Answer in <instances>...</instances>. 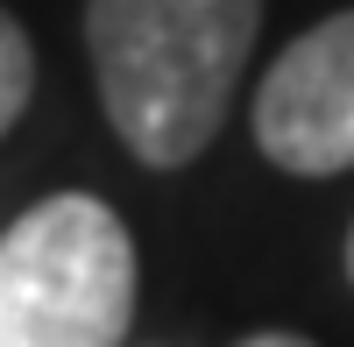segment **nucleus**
<instances>
[{
    "label": "nucleus",
    "instance_id": "7ed1b4c3",
    "mask_svg": "<svg viewBox=\"0 0 354 347\" xmlns=\"http://www.w3.org/2000/svg\"><path fill=\"white\" fill-rule=\"evenodd\" d=\"M255 149L290 178L354 170V8L312 21L255 93Z\"/></svg>",
    "mask_w": 354,
    "mask_h": 347
},
{
    "label": "nucleus",
    "instance_id": "f257e3e1",
    "mask_svg": "<svg viewBox=\"0 0 354 347\" xmlns=\"http://www.w3.org/2000/svg\"><path fill=\"white\" fill-rule=\"evenodd\" d=\"M262 36V0H85V50L135 163L185 170L213 149Z\"/></svg>",
    "mask_w": 354,
    "mask_h": 347
},
{
    "label": "nucleus",
    "instance_id": "20e7f679",
    "mask_svg": "<svg viewBox=\"0 0 354 347\" xmlns=\"http://www.w3.org/2000/svg\"><path fill=\"white\" fill-rule=\"evenodd\" d=\"M28 93H36V43H28V28L0 8V135L21 121Z\"/></svg>",
    "mask_w": 354,
    "mask_h": 347
},
{
    "label": "nucleus",
    "instance_id": "423d86ee",
    "mask_svg": "<svg viewBox=\"0 0 354 347\" xmlns=\"http://www.w3.org/2000/svg\"><path fill=\"white\" fill-rule=\"evenodd\" d=\"M347 283H354V227H347Z\"/></svg>",
    "mask_w": 354,
    "mask_h": 347
},
{
    "label": "nucleus",
    "instance_id": "39448f33",
    "mask_svg": "<svg viewBox=\"0 0 354 347\" xmlns=\"http://www.w3.org/2000/svg\"><path fill=\"white\" fill-rule=\"evenodd\" d=\"M241 347H319V340H305V333H248Z\"/></svg>",
    "mask_w": 354,
    "mask_h": 347
},
{
    "label": "nucleus",
    "instance_id": "f03ea898",
    "mask_svg": "<svg viewBox=\"0 0 354 347\" xmlns=\"http://www.w3.org/2000/svg\"><path fill=\"white\" fill-rule=\"evenodd\" d=\"M135 241L93 191H57L0 227V347H121Z\"/></svg>",
    "mask_w": 354,
    "mask_h": 347
}]
</instances>
